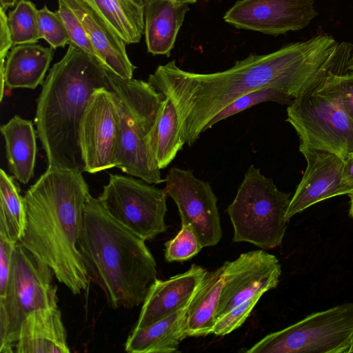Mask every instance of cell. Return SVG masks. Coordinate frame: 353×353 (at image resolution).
<instances>
[{"instance_id":"cell-18","label":"cell","mask_w":353,"mask_h":353,"mask_svg":"<svg viewBox=\"0 0 353 353\" xmlns=\"http://www.w3.org/2000/svg\"><path fill=\"white\" fill-rule=\"evenodd\" d=\"M67 334L58 306L36 310L22 322L16 353H69Z\"/></svg>"},{"instance_id":"cell-4","label":"cell","mask_w":353,"mask_h":353,"mask_svg":"<svg viewBox=\"0 0 353 353\" xmlns=\"http://www.w3.org/2000/svg\"><path fill=\"white\" fill-rule=\"evenodd\" d=\"M145 241L114 219L98 198L88 201L78 248L89 280L113 309L143 303L157 279V263Z\"/></svg>"},{"instance_id":"cell-27","label":"cell","mask_w":353,"mask_h":353,"mask_svg":"<svg viewBox=\"0 0 353 353\" xmlns=\"http://www.w3.org/2000/svg\"><path fill=\"white\" fill-rule=\"evenodd\" d=\"M39 10L29 0H20L9 12L8 23L14 46L35 43L41 39Z\"/></svg>"},{"instance_id":"cell-10","label":"cell","mask_w":353,"mask_h":353,"mask_svg":"<svg viewBox=\"0 0 353 353\" xmlns=\"http://www.w3.org/2000/svg\"><path fill=\"white\" fill-rule=\"evenodd\" d=\"M167 196L164 188L141 179L109 174L98 199L114 219L148 241L166 231Z\"/></svg>"},{"instance_id":"cell-30","label":"cell","mask_w":353,"mask_h":353,"mask_svg":"<svg viewBox=\"0 0 353 353\" xmlns=\"http://www.w3.org/2000/svg\"><path fill=\"white\" fill-rule=\"evenodd\" d=\"M165 246V258L168 262L188 261L203 248L194 230L188 225H181L177 234Z\"/></svg>"},{"instance_id":"cell-1","label":"cell","mask_w":353,"mask_h":353,"mask_svg":"<svg viewBox=\"0 0 353 353\" xmlns=\"http://www.w3.org/2000/svg\"><path fill=\"white\" fill-rule=\"evenodd\" d=\"M349 57L346 42L320 33L271 53L251 54L214 73L188 72L171 61L159 65L148 81L173 103L181 139L191 147L210 121L242 95L271 88L296 99L316 88L330 72H342Z\"/></svg>"},{"instance_id":"cell-31","label":"cell","mask_w":353,"mask_h":353,"mask_svg":"<svg viewBox=\"0 0 353 353\" xmlns=\"http://www.w3.org/2000/svg\"><path fill=\"white\" fill-rule=\"evenodd\" d=\"M39 26L41 39L54 49L63 48L70 43V37L58 13L50 10L46 6L39 10Z\"/></svg>"},{"instance_id":"cell-28","label":"cell","mask_w":353,"mask_h":353,"mask_svg":"<svg viewBox=\"0 0 353 353\" xmlns=\"http://www.w3.org/2000/svg\"><path fill=\"white\" fill-rule=\"evenodd\" d=\"M294 99L276 88H263L242 95L216 114L208 123L205 130L216 123L236 114L246 109L264 102H275L290 105Z\"/></svg>"},{"instance_id":"cell-39","label":"cell","mask_w":353,"mask_h":353,"mask_svg":"<svg viewBox=\"0 0 353 353\" xmlns=\"http://www.w3.org/2000/svg\"><path fill=\"white\" fill-rule=\"evenodd\" d=\"M347 70H349V71L353 72V46H352V52L350 58L349 59L348 63H347Z\"/></svg>"},{"instance_id":"cell-29","label":"cell","mask_w":353,"mask_h":353,"mask_svg":"<svg viewBox=\"0 0 353 353\" xmlns=\"http://www.w3.org/2000/svg\"><path fill=\"white\" fill-rule=\"evenodd\" d=\"M339 105L353 121V72H330L316 88Z\"/></svg>"},{"instance_id":"cell-13","label":"cell","mask_w":353,"mask_h":353,"mask_svg":"<svg viewBox=\"0 0 353 353\" xmlns=\"http://www.w3.org/2000/svg\"><path fill=\"white\" fill-rule=\"evenodd\" d=\"M318 14L314 0H239L223 19L237 28L279 35L305 28Z\"/></svg>"},{"instance_id":"cell-20","label":"cell","mask_w":353,"mask_h":353,"mask_svg":"<svg viewBox=\"0 0 353 353\" xmlns=\"http://www.w3.org/2000/svg\"><path fill=\"white\" fill-rule=\"evenodd\" d=\"M54 48L35 43L14 46L8 52L3 73L0 75V101L4 90L35 89L45 81L54 55Z\"/></svg>"},{"instance_id":"cell-19","label":"cell","mask_w":353,"mask_h":353,"mask_svg":"<svg viewBox=\"0 0 353 353\" xmlns=\"http://www.w3.org/2000/svg\"><path fill=\"white\" fill-rule=\"evenodd\" d=\"M143 4L148 52L169 57L190 3L185 0H143Z\"/></svg>"},{"instance_id":"cell-34","label":"cell","mask_w":353,"mask_h":353,"mask_svg":"<svg viewBox=\"0 0 353 353\" xmlns=\"http://www.w3.org/2000/svg\"><path fill=\"white\" fill-rule=\"evenodd\" d=\"M16 245L0 235V298L5 295L8 288L12 254Z\"/></svg>"},{"instance_id":"cell-25","label":"cell","mask_w":353,"mask_h":353,"mask_svg":"<svg viewBox=\"0 0 353 353\" xmlns=\"http://www.w3.org/2000/svg\"><path fill=\"white\" fill-rule=\"evenodd\" d=\"M16 180L0 170V235L14 243L22 237L26 225L23 197Z\"/></svg>"},{"instance_id":"cell-7","label":"cell","mask_w":353,"mask_h":353,"mask_svg":"<svg viewBox=\"0 0 353 353\" xmlns=\"http://www.w3.org/2000/svg\"><path fill=\"white\" fill-rule=\"evenodd\" d=\"M53 270L20 243L14 247L8 288L0 298V353H12L30 313L57 307Z\"/></svg>"},{"instance_id":"cell-3","label":"cell","mask_w":353,"mask_h":353,"mask_svg":"<svg viewBox=\"0 0 353 353\" xmlns=\"http://www.w3.org/2000/svg\"><path fill=\"white\" fill-rule=\"evenodd\" d=\"M108 68L70 43L41 85L34 123L48 166L85 172L79 128L90 99L98 88H108Z\"/></svg>"},{"instance_id":"cell-15","label":"cell","mask_w":353,"mask_h":353,"mask_svg":"<svg viewBox=\"0 0 353 353\" xmlns=\"http://www.w3.org/2000/svg\"><path fill=\"white\" fill-rule=\"evenodd\" d=\"M307 165L292 196L286 220L323 200L353 192V183L343 176L344 159L336 154L312 151L305 153Z\"/></svg>"},{"instance_id":"cell-37","label":"cell","mask_w":353,"mask_h":353,"mask_svg":"<svg viewBox=\"0 0 353 353\" xmlns=\"http://www.w3.org/2000/svg\"><path fill=\"white\" fill-rule=\"evenodd\" d=\"M18 0H0V5L2 8L6 10L8 8L16 5Z\"/></svg>"},{"instance_id":"cell-11","label":"cell","mask_w":353,"mask_h":353,"mask_svg":"<svg viewBox=\"0 0 353 353\" xmlns=\"http://www.w3.org/2000/svg\"><path fill=\"white\" fill-rule=\"evenodd\" d=\"M164 179V189L177 206L181 225L192 227L203 248L216 245L223 233L218 199L210 183L177 167L171 168Z\"/></svg>"},{"instance_id":"cell-41","label":"cell","mask_w":353,"mask_h":353,"mask_svg":"<svg viewBox=\"0 0 353 353\" xmlns=\"http://www.w3.org/2000/svg\"><path fill=\"white\" fill-rule=\"evenodd\" d=\"M352 353H353V347H352Z\"/></svg>"},{"instance_id":"cell-35","label":"cell","mask_w":353,"mask_h":353,"mask_svg":"<svg viewBox=\"0 0 353 353\" xmlns=\"http://www.w3.org/2000/svg\"><path fill=\"white\" fill-rule=\"evenodd\" d=\"M12 46L8 17L6 10L0 7V75L3 73L6 57Z\"/></svg>"},{"instance_id":"cell-5","label":"cell","mask_w":353,"mask_h":353,"mask_svg":"<svg viewBox=\"0 0 353 353\" xmlns=\"http://www.w3.org/2000/svg\"><path fill=\"white\" fill-rule=\"evenodd\" d=\"M107 73L119 121L116 168L150 184L165 182L153 148L163 95L148 81Z\"/></svg>"},{"instance_id":"cell-14","label":"cell","mask_w":353,"mask_h":353,"mask_svg":"<svg viewBox=\"0 0 353 353\" xmlns=\"http://www.w3.org/2000/svg\"><path fill=\"white\" fill-rule=\"evenodd\" d=\"M222 267L223 282L216 319L251 297L275 288L281 274L277 257L262 250L243 253Z\"/></svg>"},{"instance_id":"cell-9","label":"cell","mask_w":353,"mask_h":353,"mask_svg":"<svg viewBox=\"0 0 353 353\" xmlns=\"http://www.w3.org/2000/svg\"><path fill=\"white\" fill-rule=\"evenodd\" d=\"M286 121L296 132L303 154L321 151L344 159L353 153V121L316 88L288 105Z\"/></svg>"},{"instance_id":"cell-6","label":"cell","mask_w":353,"mask_h":353,"mask_svg":"<svg viewBox=\"0 0 353 353\" xmlns=\"http://www.w3.org/2000/svg\"><path fill=\"white\" fill-rule=\"evenodd\" d=\"M292 193L279 190L272 178L254 165L243 181L226 212L234 228V242H247L262 249H273L283 241L286 212Z\"/></svg>"},{"instance_id":"cell-32","label":"cell","mask_w":353,"mask_h":353,"mask_svg":"<svg viewBox=\"0 0 353 353\" xmlns=\"http://www.w3.org/2000/svg\"><path fill=\"white\" fill-rule=\"evenodd\" d=\"M58 4L57 12L69 35L70 43L77 46L98 59L86 30L79 17L65 0H58Z\"/></svg>"},{"instance_id":"cell-16","label":"cell","mask_w":353,"mask_h":353,"mask_svg":"<svg viewBox=\"0 0 353 353\" xmlns=\"http://www.w3.org/2000/svg\"><path fill=\"white\" fill-rule=\"evenodd\" d=\"M207 270L192 264L186 272L167 280L156 279L150 286L134 327H146L189 306Z\"/></svg>"},{"instance_id":"cell-26","label":"cell","mask_w":353,"mask_h":353,"mask_svg":"<svg viewBox=\"0 0 353 353\" xmlns=\"http://www.w3.org/2000/svg\"><path fill=\"white\" fill-rule=\"evenodd\" d=\"M185 143L182 141L178 130V117L171 101L164 97L154 139V153L160 170L165 168L175 159Z\"/></svg>"},{"instance_id":"cell-8","label":"cell","mask_w":353,"mask_h":353,"mask_svg":"<svg viewBox=\"0 0 353 353\" xmlns=\"http://www.w3.org/2000/svg\"><path fill=\"white\" fill-rule=\"evenodd\" d=\"M352 347L353 303H347L272 332L245 352L352 353Z\"/></svg>"},{"instance_id":"cell-2","label":"cell","mask_w":353,"mask_h":353,"mask_svg":"<svg viewBox=\"0 0 353 353\" xmlns=\"http://www.w3.org/2000/svg\"><path fill=\"white\" fill-rule=\"evenodd\" d=\"M90 196L82 172L51 166L23 196L26 225L19 243L74 294L89 281L78 243Z\"/></svg>"},{"instance_id":"cell-24","label":"cell","mask_w":353,"mask_h":353,"mask_svg":"<svg viewBox=\"0 0 353 353\" xmlns=\"http://www.w3.org/2000/svg\"><path fill=\"white\" fill-rule=\"evenodd\" d=\"M127 43H139L144 33V10L141 0H86Z\"/></svg>"},{"instance_id":"cell-33","label":"cell","mask_w":353,"mask_h":353,"mask_svg":"<svg viewBox=\"0 0 353 353\" xmlns=\"http://www.w3.org/2000/svg\"><path fill=\"white\" fill-rule=\"evenodd\" d=\"M262 296V294H256L219 316L214 323L212 333L223 336L241 327Z\"/></svg>"},{"instance_id":"cell-23","label":"cell","mask_w":353,"mask_h":353,"mask_svg":"<svg viewBox=\"0 0 353 353\" xmlns=\"http://www.w3.org/2000/svg\"><path fill=\"white\" fill-rule=\"evenodd\" d=\"M223 282L222 265L207 272L188 308V336H205L212 333Z\"/></svg>"},{"instance_id":"cell-38","label":"cell","mask_w":353,"mask_h":353,"mask_svg":"<svg viewBox=\"0 0 353 353\" xmlns=\"http://www.w3.org/2000/svg\"><path fill=\"white\" fill-rule=\"evenodd\" d=\"M350 200V206L349 210V215L351 218H353V192L349 194Z\"/></svg>"},{"instance_id":"cell-36","label":"cell","mask_w":353,"mask_h":353,"mask_svg":"<svg viewBox=\"0 0 353 353\" xmlns=\"http://www.w3.org/2000/svg\"><path fill=\"white\" fill-rule=\"evenodd\" d=\"M343 176L346 181L353 183V153L344 159Z\"/></svg>"},{"instance_id":"cell-17","label":"cell","mask_w":353,"mask_h":353,"mask_svg":"<svg viewBox=\"0 0 353 353\" xmlns=\"http://www.w3.org/2000/svg\"><path fill=\"white\" fill-rule=\"evenodd\" d=\"M79 17L97 53L109 70L124 79L133 78L127 44L103 16L86 0H65Z\"/></svg>"},{"instance_id":"cell-21","label":"cell","mask_w":353,"mask_h":353,"mask_svg":"<svg viewBox=\"0 0 353 353\" xmlns=\"http://www.w3.org/2000/svg\"><path fill=\"white\" fill-rule=\"evenodd\" d=\"M188 307L146 327L133 329L125 343L130 353L179 352L180 343L188 337Z\"/></svg>"},{"instance_id":"cell-22","label":"cell","mask_w":353,"mask_h":353,"mask_svg":"<svg viewBox=\"0 0 353 353\" xmlns=\"http://www.w3.org/2000/svg\"><path fill=\"white\" fill-rule=\"evenodd\" d=\"M5 140L8 167L19 182L27 184L34 176L37 131L32 121L14 115L0 127Z\"/></svg>"},{"instance_id":"cell-40","label":"cell","mask_w":353,"mask_h":353,"mask_svg":"<svg viewBox=\"0 0 353 353\" xmlns=\"http://www.w3.org/2000/svg\"><path fill=\"white\" fill-rule=\"evenodd\" d=\"M187 2H188L190 4L191 3H194L196 2V0H185Z\"/></svg>"},{"instance_id":"cell-12","label":"cell","mask_w":353,"mask_h":353,"mask_svg":"<svg viewBox=\"0 0 353 353\" xmlns=\"http://www.w3.org/2000/svg\"><path fill=\"white\" fill-rule=\"evenodd\" d=\"M119 121L113 92L97 88L79 128V145L85 172L95 174L116 167Z\"/></svg>"}]
</instances>
